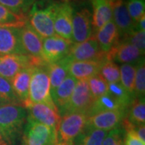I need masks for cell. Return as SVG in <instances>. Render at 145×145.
<instances>
[{
	"mask_svg": "<svg viewBox=\"0 0 145 145\" xmlns=\"http://www.w3.org/2000/svg\"><path fill=\"white\" fill-rule=\"evenodd\" d=\"M127 9L128 10L131 20L135 24L140 18L144 16L145 1L144 0H127L125 1Z\"/></svg>",
	"mask_w": 145,
	"mask_h": 145,
	"instance_id": "obj_35",
	"label": "cell"
},
{
	"mask_svg": "<svg viewBox=\"0 0 145 145\" xmlns=\"http://www.w3.org/2000/svg\"><path fill=\"white\" fill-rule=\"evenodd\" d=\"M112 20L119 32V40L135 30V23L130 16L124 0H116L113 2Z\"/></svg>",
	"mask_w": 145,
	"mask_h": 145,
	"instance_id": "obj_17",
	"label": "cell"
},
{
	"mask_svg": "<svg viewBox=\"0 0 145 145\" xmlns=\"http://www.w3.org/2000/svg\"><path fill=\"white\" fill-rule=\"evenodd\" d=\"M0 145H10L7 140L6 139L4 135L3 134L1 130H0Z\"/></svg>",
	"mask_w": 145,
	"mask_h": 145,
	"instance_id": "obj_40",
	"label": "cell"
},
{
	"mask_svg": "<svg viewBox=\"0 0 145 145\" xmlns=\"http://www.w3.org/2000/svg\"><path fill=\"white\" fill-rule=\"evenodd\" d=\"M22 47L26 55L33 58L41 59L43 38L27 22L20 28Z\"/></svg>",
	"mask_w": 145,
	"mask_h": 145,
	"instance_id": "obj_16",
	"label": "cell"
},
{
	"mask_svg": "<svg viewBox=\"0 0 145 145\" xmlns=\"http://www.w3.org/2000/svg\"><path fill=\"white\" fill-rule=\"evenodd\" d=\"M0 99L3 100L7 104L22 106L12 89L10 81L2 77H0Z\"/></svg>",
	"mask_w": 145,
	"mask_h": 145,
	"instance_id": "obj_34",
	"label": "cell"
},
{
	"mask_svg": "<svg viewBox=\"0 0 145 145\" xmlns=\"http://www.w3.org/2000/svg\"><path fill=\"white\" fill-rule=\"evenodd\" d=\"M99 74L107 84L120 82L119 66L116 63L107 58H106L102 63Z\"/></svg>",
	"mask_w": 145,
	"mask_h": 145,
	"instance_id": "obj_29",
	"label": "cell"
},
{
	"mask_svg": "<svg viewBox=\"0 0 145 145\" xmlns=\"http://www.w3.org/2000/svg\"><path fill=\"white\" fill-rule=\"evenodd\" d=\"M93 14L92 24L93 32L104 26L109 21L112 20L113 2L109 0H90Z\"/></svg>",
	"mask_w": 145,
	"mask_h": 145,
	"instance_id": "obj_18",
	"label": "cell"
},
{
	"mask_svg": "<svg viewBox=\"0 0 145 145\" xmlns=\"http://www.w3.org/2000/svg\"><path fill=\"white\" fill-rule=\"evenodd\" d=\"M125 131L121 124L107 131L103 145H124Z\"/></svg>",
	"mask_w": 145,
	"mask_h": 145,
	"instance_id": "obj_36",
	"label": "cell"
},
{
	"mask_svg": "<svg viewBox=\"0 0 145 145\" xmlns=\"http://www.w3.org/2000/svg\"><path fill=\"white\" fill-rule=\"evenodd\" d=\"M73 7L69 2H57L54 16L55 35L72 41V20Z\"/></svg>",
	"mask_w": 145,
	"mask_h": 145,
	"instance_id": "obj_10",
	"label": "cell"
},
{
	"mask_svg": "<svg viewBox=\"0 0 145 145\" xmlns=\"http://www.w3.org/2000/svg\"><path fill=\"white\" fill-rule=\"evenodd\" d=\"M57 2L36 0L27 13V22L43 39L55 35L54 16Z\"/></svg>",
	"mask_w": 145,
	"mask_h": 145,
	"instance_id": "obj_2",
	"label": "cell"
},
{
	"mask_svg": "<svg viewBox=\"0 0 145 145\" xmlns=\"http://www.w3.org/2000/svg\"><path fill=\"white\" fill-rule=\"evenodd\" d=\"M124 145H145V143L142 142L132 131L128 130L125 131Z\"/></svg>",
	"mask_w": 145,
	"mask_h": 145,
	"instance_id": "obj_38",
	"label": "cell"
},
{
	"mask_svg": "<svg viewBox=\"0 0 145 145\" xmlns=\"http://www.w3.org/2000/svg\"><path fill=\"white\" fill-rule=\"evenodd\" d=\"M20 27L0 26V56L25 54L20 40Z\"/></svg>",
	"mask_w": 145,
	"mask_h": 145,
	"instance_id": "obj_14",
	"label": "cell"
},
{
	"mask_svg": "<svg viewBox=\"0 0 145 145\" xmlns=\"http://www.w3.org/2000/svg\"><path fill=\"white\" fill-rule=\"evenodd\" d=\"M55 145H57V144H55Z\"/></svg>",
	"mask_w": 145,
	"mask_h": 145,
	"instance_id": "obj_44",
	"label": "cell"
},
{
	"mask_svg": "<svg viewBox=\"0 0 145 145\" xmlns=\"http://www.w3.org/2000/svg\"><path fill=\"white\" fill-rule=\"evenodd\" d=\"M46 65L44 62L34 63L32 65L28 98L24 107L28 104L42 103L57 110L51 95Z\"/></svg>",
	"mask_w": 145,
	"mask_h": 145,
	"instance_id": "obj_3",
	"label": "cell"
},
{
	"mask_svg": "<svg viewBox=\"0 0 145 145\" xmlns=\"http://www.w3.org/2000/svg\"><path fill=\"white\" fill-rule=\"evenodd\" d=\"M71 60L68 57L63 58L62 60L56 63L47 64L46 68L49 82H50V90L51 95L53 94L57 87L62 83V82L67 77L68 65Z\"/></svg>",
	"mask_w": 145,
	"mask_h": 145,
	"instance_id": "obj_22",
	"label": "cell"
},
{
	"mask_svg": "<svg viewBox=\"0 0 145 145\" xmlns=\"http://www.w3.org/2000/svg\"><path fill=\"white\" fill-rule=\"evenodd\" d=\"M95 38L102 52L107 53L119 42V35L113 20L109 21L96 31Z\"/></svg>",
	"mask_w": 145,
	"mask_h": 145,
	"instance_id": "obj_20",
	"label": "cell"
},
{
	"mask_svg": "<svg viewBox=\"0 0 145 145\" xmlns=\"http://www.w3.org/2000/svg\"><path fill=\"white\" fill-rule=\"evenodd\" d=\"M125 118L134 125H145V102L144 99H135L127 109Z\"/></svg>",
	"mask_w": 145,
	"mask_h": 145,
	"instance_id": "obj_26",
	"label": "cell"
},
{
	"mask_svg": "<svg viewBox=\"0 0 145 145\" xmlns=\"http://www.w3.org/2000/svg\"><path fill=\"white\" fill-rule=\"evenodd\" d=\"M35 1L36 0H0V4L16 14L27 16Z\"/></svg>",
	"mask_w": 145,
	"mask_h": 145,
	"instance_id": "obj_30",
	"label": "cell"
},
{
	"mask_svg": "<svg viewBox=\"0 0 145 145\" xmlns=\"http://www.w3.org/2000/svg\"><path fill=\"white\" fill-rule=\"evenodd\" d=\"M135 30L137 31H144L145 30V15L143 16L138 22L135 24Z\"/></svg>",
	"mask_w": 145,
	"mask_h": 145,
	"instance_id": "obj_39",
	"label": "cell"
},
{
	"mask_svg": "<svg viewBox=\"0 0 145 145\" xmlns=\"http://www.w3.org/2000/svg\"><path fill=\"white\" fill-rule=\"evenodd\" d=\"M61 1H65V2H69V0H61Z\"/></svg>",
	"mask_w": 145,
	"mask_h": 145,
	"instance_id": "obj_42",
	"label": "cell"
},
{
	"mask_svg": "<svg viewBox=\"0 0 145 145\" xmlns=\"http://www.w3.org/2000/svg\"><path fill=\"white\" fill-rule=\"evenodd\" d=\"M73 61H103L106 53L102 52L94 35L82 43H72L67 56Z\"/></svg>",
	"mask_w": 145,
	"mask_h": 145,
	"instance_id": "obj_7",
	"label": "cell"
},
{
	"mask_svg": "<svg viewBox=\"0 0 145 145\" xmlns=\"http://www.w3.org/2000/svg\"><path fill=\"white\" fill-rule=\"evenodd\" d=\"M24 108L27 110V116L30 118L40 123L57 130L61 121V116L57 110L42 103L28 104Z\"/></svg>",
	"mask_w": 145,
	"mask_h": 145,
	"instance_id": "obj_15",
	"label": "cell"
},
{
	"mask_svg": "<svg viewBox=\"0 0 145 145\" xmlns=\"http://www.w3.org/2000/svg\"><path fill=\"white\" fill-rule=\"evenodd\" d=\"M88 116L82 113H72L61 117L57 130V145H73L83 131Z\"/></svg>",
	"mask_w": 145,
	"mask_h": 145,
	"instance_id": "obj_4",
	"label": "cell"
},
{
	"mask_svg": "<svg viewBox=\"0 0 145 145\" xmlns=\"http://www.w3.org/2000/svg\"><path fill=\"white\" fill-rule=\"evenodd\" d=\"M77 82V79L68 74L65 79L53 93L52 95V100L58 111L61 110L69 101Z\"/></svg>",
	"mask_w": 145,
	"mask_h": 145,
	"instance_id": "obj_23",
	"label": "cell"
},
{
	"mask_svg": "<svg viewBox=\"0 0 145 145\" xmlns=\"http://www.w3.org/2000/svg\"><path fill=\"white\" fill-rule=\"evenodd\" d=\"M125 41L136 47L140 52L144 53L145 52V31H137L134 30L128 36L120 40Z\"/></svg>",
	"mask_w": 145,
	"mask_h": 145,
	"instance_id": "obj_37",
	"label": "cell"
},
{
	"mask_svg": "<svg viewBox=\"0 0 145 145\" xmlns=\"http://www.w3.org/2000/svg\"><path fill=\"white\" fill-rule=\"evenodd\" d=\"M120 71V83L130 96L135 99V66L132 65H121L119 66Z\"/></svg>",
	"mask_w": 145,
	"mask_h": 145,
	"instance_id": "obj_27",
	"label": "cell"
},
{
	"mask_svg": "<svg viewBox=\"0 0 145 145\" xmlns=\"http://www.w3.org/2000/svg\"><path fill=\"white\" fill-rule=\"evenodd\" d=\"M21 142V145H55L57 129L40 123L27 116Z\"/></svg>",
	"mask_w": 145,
	"mask_h": 145,
	"instance_id": "obj_5",
	"label": "cell"
},
{
	"mask_svg": "<svg viewBox=\"0 0 145 145\" xmlns=\"http://www.w3.org/2000/svg\"><path fill=\"white\" fill-rule=\"evenodd\" d=\"M119 110H127V108H126L114 96L106 92L104 95L93 101V104L89 110L88 117L100 112Z\"/></svg>",
	"mask_w": 145,
	"mask_h": 145,
	"instance_id": "obj_24",
	"label": "cell"
},
{
	"mask_svg": "<svg viewBox=\"0 0 145 145\" xmlns=\"http://www.w3.org/2000/svg\"><path fill=\"white\" fill-rule=\"evenodd\" d=\"M135 99H144L145 94V63L141 60L135 65Z\"/></svg>",
	"mask_w": 145,
	"mask_h": 145,
	"instance_id": "obj_31",
	"label": "cell"
},
{
	"mask_svg": "<svg viewBox=\"0 0 145 145\" xmlns=\"http://www.w3.org/2000/svg\"><path fill=\"white\" fill-rule=\"evenodd\" d=\"M89 89L93 99H99L107 92L108 84L99 74L93 76L87 80Z\"/></svg>",
	"mask_w": 145,
	"mask_h": 145,
	"instance_id": "obj_33",
	"label": "cell"
},
{
	"mask_svg": "<svg viewBox=\"0 0 145 145\" xmlns=\"http://www.w3.org/2000/svg\"><path fill=\"white\" fill-rule=\"evenodd\" d=\"M33 57L25 54L0 56V77L10 81L23 69L32 65Z\"/></svg>",
	"mask_w": 145,
	"mask_h": 145,
	"instance_id": "obj_12",
	"label": "cell"
},
{
	"mask_svg": "<svg viewBox=\"0 0 145 145\" xmlns=\"http://www.w3.org/2000/svg\"><path fill=\"white\" fill-rule=\"evenodd\" d=\"M106 58L120 65H136L141 60L144 59V53L141 52L129 43L119 40L115 46L106 53Z\"/></svg>",
	"mask_w": 145,
	"mask_h": 145,
	"instance_id": "obj_11",
	"label": "cell"
},
{
	"mask_svg": "<svg viewBox=\"0 0 145 145\" xmlns=\"http://www.w3.org/2000/svg\"><path fill=\"white\" fill-rule=\"evenodd\" d=\"M109 1H111V2H114V1H116V0H109Z\"/></svg>",
	"mask_w": 145,
	"mask_h": 145,
	"instance_id": "obj_43",
	"label": "cell"
},
{
	"mask_svg": "<svg viewBox=\"0 0 145 145\" xmlns=\"http://www.w3.org/2000/svg\"><path fill=\"white\" fill-rule=\"evenodd\" d=\"M31 68H32V65L30 67L23 69L10 80V82L16 97L18 98L20 103L23 106L28 98Z\"/></svg>",
	"mask_w": 145,
	"mask_h": 145,
	"instance_id": "obj_21",
	"label": "cell"
},
{
	"mask_svg": "<svg viewBox=\"0 0 145 145\" xmlns=\"http://www.w3.org/2000/svg\"><path fill=\"white\" fill-rule=\"evenodd\" d=\"M27 112L23 106H0V130L10 145H18L26 124Z\"/></svg>",
	"mask_w": 145,
	"mask_h": 145,
	"instance_id": "obj_1",
	"label": "cell"
},
{
	"mask_svg": "<svg viewBox=\"0 0 145 145\" xmlns=\"http://www.w3.org/2000/svg\"><path fill=\"white\" fill-rule=\"evenodd\" d=\"M93 101L94 99L89 89L87 81H78L69 101L61 110L58 111V113L61 117L72 113H82L88 116L89 110Z\"/></svg>",
	"mask_w": 145,
	"mask_h": 145,
	"instance_id": "obj_6",
	"label": "cell"
},
{
	"mask_svg": "<svg viewBox=\"0 0 145 145\" xmlns=\"http://www.w3.org/2000/svg\"><path fill=\"white\" fill-rule=\"evenodd\" d=\"M107 92L110 93L112 96H114L115 99L127 109L134 100L130 96L129 93L125 90V89L123 88L120 82L108 84Z\"/></svg>",
	"mask_w": 145,
	"mask_h": 145,
	"instance_id": "obj_32",
	"label": "cell"
},
{
	"mask_svg": "<svg viewBox=\"0 0 145 145\" xmlns=\"http://www.w3.org/2000/svg\"><path fill=\"white\" fill-rule=\"evenodd\" d=\"M27 22V17L14 13L0 4V26L21 27Z\"/></svg>",
	"mask_w": 145,
	"mask_h": 145,
	"instance_id": "obj_28",
	"label": "cell"
},
{
	"mask_svg": "<svg viewBox=\"0 0 145 145\" xmlns=\"http://www.w3.org/2000/svg\"><path fill=\"white\" fill-rule=\"evenodd\" d=\"M103 61H70L68 65V73L78 81H87L89 78L99 74Z\"/></svg>",
	"mask_w": 145,
	"mask_h": 145,
	"instance_id": "obj_19",
	"label": "cell"
},
{
	"mask_svg": "<svg viewBox=\"0 0 145 145\" xmlns=\"http://www.w3.org/2000/svg\"><path fill=\"white\" fill-rule=\"evenodd\" d=\"M72 42L61 36H54L43 39L41 59L45 64L56 63L67 57Z\"/></svg>",
	"mask_w": 145,
	"mask_h": 145,
	"instance_id": "obj_8",
	"label": "cell"
},
{
	"mask_svg": "<svg viewBox=\"0 0 145 145\" xmlns=\"http://www.w3.org/2000/svg\"><path fill=\"white\" fill-rule=\"evenodd\" d=\"M127 112V110H119L104 111L93 114L87 118L85 127L109 131L121 123Z\"/></svg>",
	"mask_w": 145,
	"mask_h": 145,
	"instance_id": "obj_13",
	"label": "cell"
},
{
	"mask_svg": "<svg viewBox=\"0 0 145 145\" xmlns=\"http://www.w3.org/2000/svg\"><path fill=\"white\" fill-rule=\"evenodd\" d=\"M5 104H7L5 103V102H4V101H3V100H2V99H0V106H3V105H5Z\"/></svg>",
	"mask_w": 145,
	"mask_h": 145,
	"instance_id": "obj_41",
	"label": "cell"
},
{
	"mask_svg": "<svg viewBox=\"0 0 145 145\" xmlns=\"http://www.w3.org/2000/svg\"><path fill=\"white\" fill-rule=\"evenodd\" d=\"M93 36L92 14L87 7L73 9L72 20V43H82Z\"/></svg>",
	"mask_w": 145,
	"mask_h": 145,
	"instance_id": "obj_9",
	"label": "cell"
},
{
	"mask_svg": "<svg viewBox=\"0 0 145 145\" xmlns=\"http://www.w3.org/2000/svg\"><path fill=\"white\" fill-rule=\"evenodd\" d=\"M106 134L107 131L103 130L85 127L73 145H103Z\"/></svg>",
	"mask_w": 145,
	"mask_h": 145,
	"instance_id": "obj_25",
	"label": "cell"
}]
</instances>
